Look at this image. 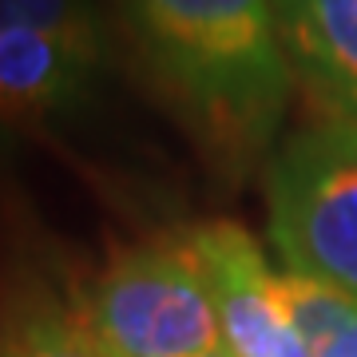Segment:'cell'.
Instances as JSON below:
<instances>
[{
	"instance_id": "obj_2",
	"label": "cell",
	"mask_w": 357,
	"mask_h": 357,
	"mask_svg": "<svg viewBox=\"0 0 357 357\" xmlns=\"http://www.w3.org/2000/svg\"><path fill=\"white\" fill-rule=\"evenodd\" d=\"M79 318L103 357H203L218 349V314L187 234L112 258L79 294Z\"/></svg>"
},
{
	"instance_id": "obj_7",
	"label": "cell",
	"mask_w": 357,
	"mask_h": 357,
	"mask_svg": "<svg viewBox=\"0 0 357 357\" xmlns=\"http://www.w3.org/2000/svg\"><path fill=\"white\" fill-rule=\"evenodd\" d=\"M278 298L310 357H357V298L306 274H278Z\"/></svg>"
},
{
	"instance_id": "obj_1",
	"label": "cell",
	"mask_w": 357,
	"mask_h": 357,
	"mask_svg": "<svg viewBox=\"0 0 357 357\" xmlns=\"http://www.w3.org/2000/svg\"><path fill=\"white\" fill-rule=\"evenodd\" d=\"M151 64L227 151H255L278 128L290 56L278 0H128Z\"/></svg>"
},
{
	"instance_id": "obj_9",
	"label": "cell",
	"mask_w": 357,
	"mask_h": 357,
	"mask_svg": "<svg viewBox=\"0 0 357 357\" xmlns=\"http://www.w3.org/2000/svg\"><path fill=\"white\" fill-rule=\"evenodd\" d=\"M8 28L96 40L88 0H0V32H8Z\"/></svg>"
},
{
	"instance_id": "obj_4",
	"label": "cell",
	"mask_w": 357,
	"mask_h": 357,
	"mask_svg": "<svg viewBox=\"0 0 357 357\" xmlns=\"http://www.w3.org/2000/svg\"><path fill=\"white\" fill-rule=\"evenodd\" d=\"M199 274L215 302L218 326L234 357H310L302 333L278 298V274H270L258 243L238 222H206L187 230Z\"/></svg>"
},
{
	"instance_id": "obj_6",
	"label": "cell",
	"mask_w": 357,
	"mask_h": 357,
	"mask_svg": "<svg viewBox=\"0 0 357 357\" xmlns=\"http://www.w3.org/2000/svg\"><path fill=\"white\" fill-rule=\"evenodd\" d=\"M96 68V40L0 32V119H40L76 100Z\"/></svg>"
},
{
	"instance_id": "obj_3",
	"label": "cell",
	"mask_w": 357,
	"mask_h": 357,
	"mask_svg": "<svg viewBox=\"0 0 357 357\" xmlns=\"http://www.w3.org/2000/svg\"><path fill=\"white\" fill-rule=\"evenodd\" d=\"M266 206L286 266L357 298V119L290 135L266 171Z\"/></svg>"
},
{
	"instance_id": "obj_8",
	"label": "cell",
	"mask_w": 357,
	"mask_h": 357,
	"mask_svg": "<svg viewBox=\"0 0 357 357\" xmlns=\"http://www.w3.org/2000/svg\"><path fill=\"white\" fill-rule=\"evenodd\" d=\"M0 357H103L79 310L52 298H20L0 321Z\"/></svg>"
},
{
	"instance_id": "obj_5",
	"label": "cell",
	"mask_w": 357,
	"mask_h": 357,
	"mask_svg": "<svg viewBox=\"0 0 357 357\" xmlns=\"http://www.w3.org/2000/svg\"><path fill=\"white\" fill-rule=\"evenodd\" d=\"M290 68L337 119H357V0H278Z\"/></svg>"
}]
</instances>
